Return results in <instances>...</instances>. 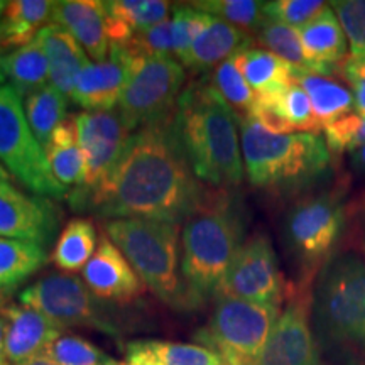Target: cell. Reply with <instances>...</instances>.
<instances>
[{"label": "cell", "instance_id": "4dcf8cb0", "mask_svg": "<svg viewBox=\"0 0 365 365\" xmlns=\"http://www.w3.org/2000/svg\"><path fill=\"white\" fill-rule=\"evenodd\" d=\"M108 19L132 38L139 31L170 19L171 4L166 0H112L105 2Z\"/></svg>", "mask_w": 365, "mask_h": 365}, {"label": "cell", "instance_id": "681fc988", "mask_svg": "<svg viewBox=\"0 0 365 365\" xmlns=\"http://www.w3.org/2000/svg\"><path fill=\"white\" fill-rule=\"evenodd\" d=\"M4 51H6V48H4L2 39H0V86H2L4 78H6V75H4V58H6V54H4Z\"/></svg>", "mask_w": 365, "mask_h": 365}, {"label": "cell", "instance_id": "ba28073f", "mask_svg": "<svg viewBox=\"0 0 365 365\" xmlns=\"http://www.w3.org/2000/svg\"><path fill=\"white\" fill-rule=\"evenodd\" d=\"M279 314L281 308L217 296L212 317L193 339L217 352L227 365H252Z\"/></svg>", "mask_w": 365, "mask_h": 365}, {"label": "cell", "instance_id": "816d5d0a", "mask_svg": "<svg viewBox=\"0 0 365 365\" xmlns=\"http://www.w3.org/2000/svg\"><path fill=\"white\" fill-rule=\"evenodd\" d=\"M362 247H364V252H365V242H364V245H362Z\"/></svg>", "mask_w": 365, "mask_h": 365}, {"label": "cell", "instance_id": "f907efd6", "mask_svg": "<svg viewBox=\"0 0 365 365\" xmlns=\"http://www.w3.org/2000/svg\"><path fill=\"white\" fill-rule=\"evenodd\" d=\"M0 181H11V175H9L6 168L0 164Z\"/></svg>", "mask_w": 365, "mask_h": 365}, {"label": "cell", "instance_id": "83f0119b", "mask_svg": "<svg viewBox=\"0 0 365 365\" xmlns=\"http://www.w3.org/2000/svg\"><path fill=\"white\" fill-rule=\"evenodd\" d=\"M4 75L9 78L14 90L21 97H29L31 93L49 85V66L43 49L38 41H33L24 48L14 49L4 58Z\"/></svg>", "mask_w": 365, "mask_h": 365}, {"label": "cell", "instance_id": "9c48e42d", "mask_svg": "<svg viewBox=\"0 0 365 365\" xmlns=\"http://www.w3.org/2000/svg\"><path fill=\"white\" fill-rule=\"evenodd\" d=\"M0 164L36 196L61 200L68 195L53 176L43 145L27 124L22 97L11 85L0 86Z\"/></svg>", "mask_w": 365, "mask_h": 365}, {"label": "cell", "instance_id": "c3c4849f", "mask_svg": "<svg viewBox=\"0 0 365 365\" xmlns=\"http://www.w3.org/2000/svg\"><path fill=\"white\" fill-rule=\"evenodd\" d=\"M19 365H59V364L54 362L53 359H49L48 355L39 354V355H34V357H31L29 360H26V362L19 364Z\"/></svg>", "mask_w": 365, "mask_h": 365}, {"label": "cell", "instance_id": "8fae6325", "mask_svg": "<svg viewBox=\"0 0 365 365\" xmlns=\"http://www.w3.org/2000/svg\"><path fill=\"white\" fill-rule=\"evenodd\" d=\"M21 304L43 313L63 328L83 327L120 339V328L83 279L65 272H54L19 293Z\"/></svg>", "mask_w": 365, "mask_h": 365}, {"label": "cell", "instance_id": "cb8c5ba5", "mask_svg": "<svg viewBox=\"0 0 365 365\" xmlns=\"http://www.w3.org/2000/svg\"><path fill=\"white\" fill-rule=\"evenodd\" d=\"M234 59L255 97L279 93L293 83V66H289L281 58L274 56L266 49L249 46L237 53Z\"/></svg>", "mask_w": 365, "mask_h": 365}, {"label": "cell", "instance_id": "7402d4cb", "mask_svg": "<svg viewBox=\"0 0 365 365\" xmlns=\"http://www.w3.org/2000/svg\"><path fill=\"white\" fill-rule=\"evenodd\" d=\"M298 33L304 53L313 65V73L328 76L336 71L346 54V38L331 7L319 12Z\"/></svg>", "mask_w": 365, "mask_h": 365}, {"label": "cell", "instance_id": "6da1fadb", "mask_svg": "<svg viewBox=\"0 0 365 365\" xmlns=\"http://www.w3.org/2000/svg\"><path fill=\"white\" fill-rule=\"evenodd\" d=\"M212 191L191 170L173 117L132 132L113 170L90 193L71 198L100 217L186 222Z\"/></svg>", "mask_w": 365, "mask_h": 365}, {"label": "cell", "instance_id": "3957f363", "mask_svg": "<svg viewBox=\"0 0 365 365\" xmlns=\"http://www.w3.org/2000/svg\"><path fill=\"white\" fill-rule=\"evenodd\" d=\"M314 336L333 365H365V262L333 257L312 294Z\"/></svg>", "mask_w": 365, "mask_h": 365}, {"label": "cell", "instance_id": "836d02e7", "mask_svg": "<svg viewBox=\"0 0 365 365\" xmlns=\"http://www.w3.org/2000/svg\"><path fill=\"white\" fill-rule=\"evenodd\" d=\"M191 7L235 26L245 34H257L264 22V2L255 0H200L191 2Z\"/></svg>", "mask_w": 365, "mask_h": 365}, {"label": "cell", "instance_id": "52a82bcc", "mask_svg": "<svg viewBox=\"0 0 365 365\" xmlns=\"http://www.w3.org/2000/svg\"><path fill=\"white\" fill-rule=\"evenodd\" d=\"M345 228V207L339 191L307 196L289 210L284 237L289 252L299 266V286L309 287L335 252Z\"/></svg>", "mask_w": 365, "mask_h": 365}, {"label": "cell", "instance_id": "30bf717a", "mask_svg": "<svg viewBox=\"0 0 365 365\" xmlns=\"http://www.w3.org/2000/svg\"><path fill=\"white\" fill-rule=\"evenodd\" d=\"M185 80V66L176 58H132L118 115L130 132L168 120L175 115Z\"/></svg>", "mask_w": 365, "mask_h": 365}, {"label": "cell", "instance_id": "d590c367", "mask_svg": "<svg viewBox=\"0 0 365 365\" xmlns=\"http://www.w3.org/2000/svg\"><path fill=\"white\" fill-rule=\"evenodd\" d=\"M59 365H117L118 362L83 336L63 333L43 352Z\"/></svg>", "mask_w": 365, "mask_h": 365}, {"label": "cell", "instance_id": "f35d334b", "mask_svg": "<svg viewBox=\"0 0 365 365\" xmlns=\"http://www.w3.org/2000/svg\"><path fill=\"white\" fill-rule=\"evenodd\" d=\"M330 6L349 39L352 58H365V0H335Z\"/></svg>", "mask_w": 365, "mask_h": 365}, {"label": "cell", "instance_id": "5bb4252c", "mask_svg": "<svg viewBox=\"0 0 365 365\" xmlns=\"http://www.w3.org/2000/svg\"><path fill=\"white\" fill-rule=\"evenodd\" d=\"M85 161L83 185L73 191L78 198L93 191L113 170L132 132L115 112H81L75 115Z\"/></svg>", "mask_w": 365, "mask_h": 365}, {"label": "cell", "instance_id": "7c38bea8", "mask_svg": "<svg viewBox=\"0 0 365 365\" xmlns=\"http://www.w3.org/2000/svg\"><path fill=\"white\" fill-rule=\"evenodd\" d=\"M289 291L291 287L282 279L271 240L264 234H255L240 245L215 296H232L264 307L281 308Z\"/></svg>", "mask_w": 365, "mask_h": 365}, {"label": "cell", "instance_id": "2e32d148", "mask_svg": "<svg viewBox=\"0 0 365 365\" xmlns=\"http://www.w3.org/2000/svg\"><path fill=\"white\" fill-rule=\"evenodd\" d=\"M93 257L81 271V277L91 294L98 299L129 304L145 293V284L137 276L125 255L100 230Z\"/></svg>", "mask_w": 365, "mask_h": 365}, {"label": "cell", "instance_id": "74e56055", "mask_svg": "<svg viewBox=\"0 0 365 365\" xmlns=\"http://www.w3.org/2000/svg\"><path fill=\"white\" fill-rule=\"evenodd\" d=\"M129 53L130 58H156L171 56L175 58V29L173 19H168L161 24L148 27L132 36L129 43L120 46Z\"/></svg>", "mask_w": 365, "mask_h": 365}, {"label": "cell", "instance_id": "7dc6e473", "mask_svg": "<svg viewBox=\"0 0 365 365\" xmlns=\"http://www.w3.org/2000/svg\"><path fill=\"white\" fill-rule=\"evenodd\" d=\"M6 330H7V319L0 317V365H9L6 357Z\"/></svg>", "mask_w": 365, "mask_h": 365}, {"label": "cell", "instance_id": "f5cc1de1", "mask_svg": "<svg viewBox=\"0 0 365 365\" xmlns=\"http://www.w3.org/2000/svg\"><path fill=\"white\" fill-rule=\"evenodd\" d=\"M117 365H124V364H120V362H118V364H117Z\"/></svg>", "mask_w": 365, "mask_h": 365}, {"label": "cell", "instance_id": "ffe728a7", "mask_svg": "<svg viewBox=\"0 0 365 365\" xmlns=\"http://www.w3.org/2000/svg\"><path fill=\"white\" fill-rule=\"evenodd\" d=\"M49 66V81L66 97H71L80 73L88 65V56L78 41L61 26L46 24L36 36Z\"/></svg>", "mask_w": 365, "mask_h": 365}, {"label": "cell", "instance_id": "f1b7e54d", "mask_svg": "<svg viewBox=\"0 0 365 365\" xmlns=\"http://www.w3.org/2000/svg\"><path fill=\"white\" fill-rule=\"evenodd\" d=\"M48 261L43 245L0 237V289L16 291Z\"/></svg>", "mask_w": 365, "mask_h": 365}, {"label": "cell", "instance_id": "d6986e66", "mask_svg": "<svg viewBox=\"0 0 365 365\" xmlns=\"http://www.w3.org/2000/svg\"><path fill=\"white\" fill-rule=\"evenodd\" d=\"M53 24L61 26L81 48L95 59L105 61L110 51L107 34V7L100 0H63L54 2L51 14Z\"/></svg>", "mask_w": 365, "mask_h": 365}, {"label": "cell", "instance_id": "4fadbf2b", "mask_svg": "<svg viewBox=\"0 0 365 365\" xmlns=\"http://www.w3.org/2000/svg\"><path fill=\"white\" fill-rule=\"evenodd\" d=\"M309 287L293 286L261 355L252 365H325L309 325Z\"/></svg>", "mask_w": 365, "mask_h": 365}, {"label": "cell", "instance_id": "e575fe53", "mask_svg": "<svg viewBox=\"0 0 365 365\" xmlns=\"http://www.w3.org/2000/svg\"><path fill=\"white\" fill-rule=\"evenodd\" d=\"M210 81L215 86V90L222 95V98L230 105L232 110L239 120L250 115L255 103V93L245 81L239 68L235 65V59L230 58L223 61L213 70Z\"/></svg>", "mask_w": 365, "mask_h": 365}, {"label": "cell", "instance_id": "ee69618b", "mask_svg": "<svg viewBox=\"0 0 365 365\" xmlns=\"http://www.w3.org/2000/svg\"><path fill=\"white\" fill-rule=\"evenodd\" d=\"M341 75L346 81H364L365 83V58H349L344 59L340 65Z\"/></svg>", "mask_w": 365, "mask_h": 365}, {"label": "cell", "instance_id": "f6af8a7d", "mask_svg": "<svg viewBox=\"0 0 365 365\" xmlns=\"http://www.w3.org/2000/svg\"><path fill=\"white\" fill-rule=\"evenodd\" d=\"M349 83L354 86V105L360 115H365V83L364 81L350 80Z\"/></svg>", "mask_w": 365, "mask_h": 365}, {"label": "cell", "instance_id": "277c9868", "mask_svg": "<svg viewBox=\"0 0 365 365\" xmlns=\"http://www.w3.org/2000/svg\"><path fill=\"white\" fill-rule=\"evenodd\" d=\"M244 239L240 210L225 190L208 200L185 222L181 274L196 304L215 294Z\"/></svg>", "mask_w": 365, "mask_h": 365}, {"label": "cell", "instance_id": "8d00e7d4", "mask_svg": "<svg viewBox=\"0 0 365 365\" xmlns=\"http://www.w3.org/2000/svg\"><path fill=\"white\" fill-rule=\"evenodd\" d=\"M148 344L161 365H227L213 350L198 344L148 340Z\"/></svg>", "mask_w": 365, "mask_h": 365}, {"label": "cell", "instance_id": "44dd1931", "mask_svg": "<svg viewBox=\"0 0 365 365\" xmlns=\"http://www.w3.org/2000/svg\"><path fill=\"white\" fill-rule=\"evenodd\" d=\"M252 39L235 26L210 16L207 26L200 33L190 51L180 59V63L191 71H207L210 68L222 65L227 59L234 58L242 49L249 48Z\"/></svg>", "mask_w": 365, "mask_h": 365}, {"label": "cell", "instance_id": "1f68e13d", "mask_svg": "<svg viewBox=\"0 0 365 365\" xmlns=\"http://www.w3.org/2000/svg\"><path fill=\"white\" fill-rule=\"evenodd\" d=\"M255 98L271 105L274 110L291 125L294 134L296 130H299L301 134H319L323 130V125L319 124L317 115H314L307 91L294 81L279 93Z\"/></svg>", "mask_w": 365, "mask_h": 365}, {"label": "cell", "instance_id": "f546056e", "mask_svg": "<svg viewBox=\"0 0 365 365\" xmlns=\"http://www.w3.org/2000/svg\"><path fill=\"white\" fill-rule=\"evenodd\" d=\"M66 110L68 97L53 85H46L24 98L27 124L43 149L48 145L54 129L66 118Z\"/></svg>", "mask_w": 365, "mask_h": 365}, {"label": "cell", "instance_id": "d6a6232c", "mask_svg": "<svg viewBox=\"0 0 365 365\" xmlns=\"http://www.w3.org/2000/svg\"><path fill=\"white\" fill-rule=\"evenodd\" d=\"M255 38H257L259 44L266 48V51L281 58L289 66L296 68V70L313 71L312 61L304 53L299 33L294 27L266 19Z\"/></svg>", "mask_w": 365, "mask_h": 365}, {"label": "cell", "instance_id": "5b68a950", "mask_svg": "<svg viewBox=\"0 0 365 365\" xmlns=\"http://www.w3.org/2000/svg\"><path fill=\"white\" fill-rule=\"evenodd\" d=\"M239 125L244 170L255 188L299 190L327 175L330 149L319 134H274L250 117Z\"/></svg>", "mask_w": 365, "mask_h": 365}, {"label": "cell", "instance_id": "e0dca14e", "mask_svg": "<svg viewBox=\"0 0 365 365\" xmlns=\"http://www.w3.org/2000/svg\"><path fill=\"white\" fill-rule=\"evenodd\" d=\"M130 59L125 49L110 44L105 61L88 63L80 73L71 95L73 102L86 112H110L120 100Z\"/></svg>", "mask_w": 365, "mask_h": 365}, {"label": "cell", "instance_id": "7bdbcfd3", "mask_svg": "<svg viewBox=\"0 0 365 365\" xmlns=\"http://www.w3.org/2000/svg\"><path fill=\"white\" fill-rule=\"evenodd\" d=\"M124 365H161L156 355L153 354L148 340H139L132 341V344L127 345L125 352V362Z\"/></svg>", "mask_w": 365, "mask_h": 365}, {"label": "cell", "instance_id": "bcb514c9", "mask_svg": "<svg viewBox=\"0 0 365 365\" xmlns=\"http://www.w3.org/2000/svg\"><path fill=\"white\" fill-rule=\"evenodd\" d=\"M350 156H352L354 170L365 175V145H362V148H359V149H355L354 153H350Z\"/></svg>", "mask_w": 365, "mask_h": 365}, {"label": "cell", "instance_id": "8992f818", "mask_svg": "<svg viewBox=\"0 0 365 365\" xmlns=\"http://www.w3.org/2000/svg\"><path fill=\"white\" fill-rule=\"evenodd\" d=\"M105 235L134 267L145 286L173 308L198 307L180 272V225L145 218H112Z\"/></svg>", "mask_w": 365, "mask_h": 365}, {"label": "cell", "instance_id": "484cf974", "mask_svg": "<svg viewBox=\"0 0 365 365\" xmlns=\"http://www.w3.org/2000/svg\"><path fill=\"white\" fill-rule=\"evenodd\" d=\"M54 2L49 0H14L7 2L0 21V39L4 48L19 49L33 43L46 22L51 19Z\"/></svg>", "mask_w": 365, "mask_h": 365}, {"label": "cell", "instance_id": "9a60e30c", "mask_svg": "<svg viewBox=\"0 0 365 365\" xmlns=\"http://www.w3.org/2000/svg\"><path fill=\"white\" fill-rule=\"evenodd\" d=\"M59 210L49 198L0 181V237L48 245L58 232Z\"/></svg>", "mask_w": 365, "mask_h": 365}, {"label": "cell", "instance_id": "ac0fdd59", "mask_svg": "<svg viewBox=\"0 0 365 365\" xmlns=\"http://www.w3.org/2000/svg\"><path fill=\"white\" fill-rule=\"evenodd\" d=\"M0 317L7 319L6 357L7 362L14 365L43 354L58 336L65 333V328L56 322L24 304L7 303L0 308Z\"/></svg>", "mask_w": 365, "mask_h": 365}, {"label": "cell", "instance_id": "60d3db41", "mask_svg": "<svg viewBox=\"0 0 365 365\" xmlns=\"http://www.w3.org/2000/svg\"><path fill=\"white\" fill-rule=\"evenodd\" d=\"M208 17L210 14L196 11L191 6L175 9L173 29H175V58L178 61L190 51L191 44L207 26Z\"/></svg>", "mask_w": 365, "mask_h": 365}, {"label": "cell", "instance_id": "7a4b0ae2", "mask_svg": "<svg viewBox=\"0 0 365 365\" xmlns=\"http://www.w3.org/2000/svg\"><path fill=\"white\" fill-rule=\"evenodd\" d=\"M173 125L200 181L217 190L240 185L245 170L239 118L208 76L181 91Z\"/></svg>", "mask_w": 365, "mask_h": 365}, {"label": "cell", "instance_id": "603a6c76", "mask_svg": "<svg viewBox=\"0 0 365 365\" xmlns=\"http://www.w3.org/2000/svg\"><path fill=\"white\" fill-rule=\"evenodd\" d=\"M46 159L51 168L53 176L65 188L83 185L85 161L81 153L78 129H76L75 115H68L49 137V143L44 148Z\"/></svg>", "mask_w": 365, "mask_h": 365}, {"label": "cell", "instance_id": "ab89813d", "mask_svg": "<svg viewBox=\"0 0 365 365\" xmlns=\"http://www.w3.org/2000/svg\"><path fill=\"white\" fill-rule=\"evenodd\" d=\"M325 9L327 4L322 0H274L264 2V16L269 21L301 29Z\"/></svg>", "mask_w": 365, "mask_h": 365}, {"label": "cell", "instance_id": "b9f144b4", "mask_svg": "<svg viewBox=\"0 0 365 365\" xmlns=\"http://www.w3.org/2000/svg\"><path fill=\"white\" fill-rule=\"evenodd\" d=\"M359 127L360 113H346L325 125V140L330 153H354L359 149Z\"/></svg>", "mask_w": 365, "mask_h": 365}, {"label": "cell", "instance_id": "d4e9b609", "mask_svg": "<svg viewBox=\"0 0 365 365\" xmlns=\"http://www.w3.org/2000/svg\"><path fill=\"white\" fill-rule=\"evenodd\" d=\"M293 81L307 91L314 115L323 129L336 118L352 113L354 95L330 76L293 68Z\"/></svg>", "mask_w": 365, "mask_h": 365}, {"label": "cell", "instance_id": "4316f807", "mask_svg": "<svg viewBox=\"0 0 365 365\" xmlns=\"http://www.w3.org/2000/svg\"><path fill=\"white\" fill-rule=\"evenodd\" d=\"M97 228L90 218H71L58 237L51 255L54 267L63 272H78L97 250Z\"/></svg>", "mask_w": 365, "mask_h": 365}]
</instances>
